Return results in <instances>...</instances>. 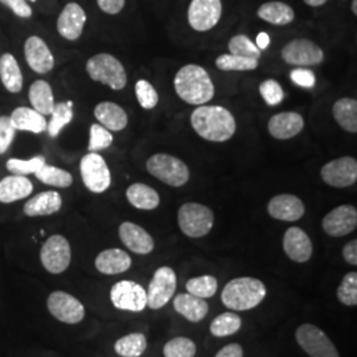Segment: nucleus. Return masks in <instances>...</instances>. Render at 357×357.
Instances as JSON below:
<instances>
[{
    "label": "nucleus",
    "mask_w": 357,
    "mask_h": 357,
    "mask_svg": "<svg viewBox=\"0 0 357 357\" xmlns=\"http://www.w3.org/2000/svg\"><path fill=\"white\" fill-rule=\"evenodd\" d=\"M193 130L205 141H229L234 135L237 123L236 118L228 109L222 106H199L191 114Z\"/></svg>",
    "instance_id": "f257e3e1"
},
{
    "label": "nucleus",
    "mask_w": 357,
    "mask_h": 357,
    "mask_svg": "<svg viewBox=\"0 0 357 357\" xmlns=\"http://www.w3.org/2000/svg\"><path fill=\"white\" fill-rule=\"evenodd\" d=\"M175 90L184 102L202 106L215 97V85L204 68L190 64L178 69L174 79Z\"/></svg>",
    "instance_id": "f03ea898"
},
{
    "label": "nucleus",
    "mask_w": 357,
    "mask_h": 357,
    "mask_svg": "<svg viewBox=\"0 0 357 357\" xmlns=\"http://www.w3.org/2000/svg\"><path fill=\"white\" fill-rule=\"evenodd\" d=\"M264 282L250 277L236 278L227 283L221 301L233 311H248L258 306L266 296Z\"/></svg>",
    "instance_id": "7ed1b4c3"
},
{
    "label": "nucleus",
    "mask_w": 357,
    "mask_h": 357,
    "mask_svg": "<svg viewBox=\"0 0 357 357\" xmlns=\"http://www.w3.org/2000/svg\"><path fill=\"white\" fill-rule=\"evenodd\" d=\"M86 72L93 81L102 82L113 90H122L128 84V75L123 65L109 53H100L89 59Z\"/></svg>",
    "instance_id": "20e7f679"
},
{
    "label": "nucleus",
    "mask_w": 357,
    "mask_h": 357,
    "mask_svg": "<svg viewBox=\"0 0 357 357\" xmlns=\"http://www.w3.org/2000/svg\"><path fill=\"white\" fill-rule=\"evenodd\" d=\"M146 166L153 178L171 187L185 185L191 176L188 166L178 158L168 153H155L147 160Z\"/></svg>",
    "instance_id": "39448f33"
},
{
    "label": "nucleus",
    "mask_w": 357,
    "mask_h": 357,
    "mask_svg": "<svg viewBox=\"0 0 357 357\" xmlns=\"http://www.w3.org/2000/svg\"><path fill=\"white\" fill-rule=\"evenodd\" d=\"M178 228L191 237L200 238L206 236L215 224V215L212 209L199 203L181 205L178 213Z\"/></svg>",
    "instance_id": "423d86ee"
},
{
    "label": "nucleus",
    "mask_w": 357,
    "mask_h": 357,
    "mask_svg": "<svg viewBox=\"0 0 357 357\" xmlns=\"http://www.w3.org/2000/svg\"><path fill=\"white\" fill-rule=\"evenodd\" d=\"M295 339L310 357H340L331 339L314 324L299 326Z\"/></svg>",
    "instance_id": "0eeeda50"
},
{
    "label": "nucleus",
    "mask_w": 357,
    "mask_h": 357,
    "mask_svg": "<svg viewBox=\"0 0 357 357\" xmlns=\"http://www.w3.org/2000/svg\"><path fill=\"white\" fill-rule=\"evenodd\" d=\"M81 178L85 187L94 193H102L112 184L110 169L100 153H86L79 165Z\"/></svg>",
    "instance_id": "6e6552de"
},
{
    "label": "nucleus",
    "mask_w": 357,
    "mask_h": 357,
    "mask_svg": "<svg viewBox=\"0 0 357 357\" xmlns=\"http://www.w3.org/2000/svg\"><path fill=\"white\" fill-rule=\"evenodd\" d=\"M40 259L43 266L51 274H61L70 265L72 250L64 236H51L41 248Z\"/></svg>",
    "instance_id": "1a4fd4ad"
},
{
    "label": "nucleus",
    "mask_w": 357,
    "mask_h": 357,
    "mask_svg": "<svg viewBox=\"0 0 357 357\" xmlns=\"http://www.w3.org/2000/svg\"><path fill=\"white\" fill-rule=\"evenodd\" d=\"M281 54L284 63L299 68L317 66L324 60L323 50L318 44L307 38H296L287 43L282 48Z\"/></svg>",
    "instance_id": "9d476101"
},
{
    "label": "nucleus",
    "mask_w": 357,
    "mask_h": 357,
    "mask_svg": "<svg viewBox=\"0 0 357 357\" xmlns=\"http://www.w3.org/2000/svg\"><path fill=\"white\" fill-rule=\"evenodd\" d=\"M110 299L115 308L141 312L147 307V291L134 281H119L110 290Z\"/></svg>",
    "instance_id": "9b49d317"
},
{
    "label": "nucleus",
    "mask_w": 357,
    "mask_h": 357,
    "mask_svg": "<svg viewBox=\"0 0 357 357\" xmlns=\"http://www.w3.org/2000/svg\"><path fill=\"white\" fill-rule=\"evenodd\" d=\"M176 274L172 268L168 266L158 268L149 284L147 306L153 310L166 306L176 291Z\"/></svg>",
    "instance_id": "f8f14e48"
},
{
    "label": "nucleus",
    "mask_w": 357,
    "mask_h": 357,
    "mask_svg": "<svg viewBox=\"0 0 357 357\" xmlns=\"http://www.w3.org/2000/svg\"><path fill=\"white\" fill-rule=\"evenodd\" d=\"M323 181L335 188H347L356 183L357 162L355 158L343 156L326 163L320 169Z\"/></svg>",
    "instance_id": "ddd939ff"
},
{
    "label": "nucleus",
    "mask_w": 357,
    "mask_h": 357,
    "mask_svg": "<svg viewBox=\"0 0 357 357\" xmlns=\"http://www.w3.org/2000/svg\"><path fill=\"white\" fill-rule=\"evenodd\" d=\"M47 306L56 318L66 324H77L85 318V307L70 294L65 291H53L48 296Z\"/></svg>",
    "instance_id": "4468645a"
},
{
    "label": "nucleus",
    "mask_w": 357,
    "mask_h": 357,
    "mask_svg": "<svg viewBox=\"0 0 357 357\" xmlns=\"http://www.w3.org/2000/svg\"><path fill=\"white\" fill-rule=\"evenodd\" d=\"M221 15V0H192L188 8V22L195 31L206 32L217 26Z\"/></svg>",
    "instance_id": "2eb2a0df"
},
{
    "label": "nucleus",
    "mask_w": 357,
    "mask_h": 357,
    "mask_svg": "<svg viewBox=\"0 0 357 357\" xmlns=\"http://www.w3.org/2000/svg\"><path fill=\"white\" fill-rule=\"evenodd\" d=\"M323 230L331 237H344L357 227V211L354 205H340L327 213L323 222Z\"/></svg>",
    "instance_id": "dca6fc26"
},
{
    "label": "nucleus",
    "mask_w": 357,
    "mask_h": 357,
    "mask_svg": "<svg viewBox=\"0 0 357 357\" xmlns=\"http://www.w3.org/2000/svg\"><path fill=\"white\" fill-rule=\"evenodd\" d=\"M268 215L275 220L294 222L303 217L306 208L298 196L284 193L274 196L268 202Z\"/></svg>",
    "instance_id": "f3484780"
},
{
    "label": "nucleus",
    "mask_w": 357,
    "mask_h": 357,
    "mask_svg": "<svg viewBox=\"0 0 357 357\" xmlns=\"http://www.w3.org/2000/svg\"><path fill=\"white\" fill-rule=\"evenodd\" d=\"M283 250L294 262L305 264L312 257V243L305 230L291 227L283 236Z\"/></svg>",
    "instance_id": "a211bd4d"
},
{
    "label": "nucleus",
    "mask_w": 357,
    "mask_h": 357,
    "mask_svg": "<svg viewBox=\"0 0 357 357\" xmlns=\"http://www.w3.org/2000/svg\"><path fill=\"white\" fill-rule=\"evenodd\" d=\"M86 23V13L77 3H68L57 20L59 33L70 41H75L82 35Z\"/></svg>",
    "instance_id": "6ab92c4d"
},
{
    "label": "nucleus",
    "mask_w": 357,
    "mask_h": 357,
    "mask_svg": "<svg viewBox=\"0 0 357 357\" xmlns=\"http://www.w3.org/2000/svg\"><path fill=\"white\" fill-rule=\"evenodd\" d=\"M24 53L29 68L38 75H45L53 69V54L43 38L38 36L28 38L24 45Z\"/></svg>",
    "instance_id": "aec40b11"
},
{
    "label": "nucleus",
    "mask_w": 357,
    "mask_h": 357,
    "mask_svg": "<svg viewBox=\"0 0 357 357\" xmlns=\"http://www.w3.org/2000/svg\"><path fill=\"white\" fill-rule=\"evenodd\" d=\"M305 128V121L302 115L295 112H283L273 115L268 123L270 135L275 139L286 141L296 137Z\"/></svg>",
    "instance_id": "412c9836"
},
{
    "label": "nucleus",
    "mask_w": 357,
    "mask_h": 357,
    "mask_svg": "<svg viewBox=\"0 0 357 357\" xmlns=\"http://www.w3.org/2000/svg\"><path fill=\"white\" fill-rule=\"evenodd\" d=\"M119 238L135 255H150L153 250V237L139 225L126 221L119 227Z\"/></svg>",
    "instance_id": "4be33fe9"
},
{
    "label": "nucleus",
    "mask_w": 357,
    "mask_h": 357,
    "mask_svg": "<svg viewBox=\"0 0 357 357\" xmlns=\"http://www.w3.org/2000/svg\"><path fill=\"white\" fill-rule=\"evenodd\" d=\"M63 206L61 195L56 191L41 192L24 205V213L28 217L51 216Z\"/></svg>",
    "instance_id": "5701e85b"
},
{
    "label": "nucleus",
    "mask_w": 357,
    "mask_h": 357,
    "mask_svg": "<svg viewBox=\"0 0 357 357\" xmlns=\"http://www.w3.org/2000/svg\"><path fill=\"white\" fill-rule=\"evenodd\" d=\"M130 255L121 249H106L97 255L96 268L106 275H116L131 268Z\"/></svg>",
    "instance_id": "b1692460"
},
{
    "label": "nucleus",
    "mask_w": 357,
    "mask_h": 357,
    "mask_svg": "<svg viewBox=\"0 0 357 357\" xmlns=\"http://www.w3.org/2000/svg\"><path fill=\"white\" fill-rule=\"evenodd\" d=\"M174 308L181 317L192 323H199L204 319L209 311V306L203 298L192 294H178L174 298Z\"/></svg>",
    "instance_id": "393cba45"
},
{
    "label": "nucleus",
    "mask_w": 357,
    "mask_h": 357,
    "mask_svg": "<svg viewBox=\"0 0 357 357\" xmlns=\"http://www.w3.org/2000/svg\"><path fill=\"white\" fill-rule=\"evenodd\" d=\"M33 191V185L26 176L13 175L0 180V203L10 204L26 199Z\"/></svg>",
    "instance_id": "a878e982"
},
{
    "label": "nucleus",
    "mask_w": 357,
    "mask_h": 357,
    "mask_svg": "<svg viewBox=\"0 0 357 357\" xmlns=\"http://www.w3.org/2000/svg\"><path fill=\"white\" fill-rule=\"evenodd\" d=\"M94 115L103 128H107L109 131H122L128 126V113L116 103H98L94 109Z\"/></svg>",
    "instance_id": "bb28decb"
},
{
    "label": "nucleus",
    "mask_w": 357,
    "mask_h": 357,
    "mask_svg": "<svg viewBox=\"0 0 357 357\" xmlns=\"http://www.w3.org/2000/svg\"><path fill=\"white\" fill-rule=\"evenodd\" d=\"M13 128L17 131H29L33 134H40L48 128L45 116L38 113L35 109L17 107L10 116Z\"/></svg>",
    "instance_id": "cd10ccee"
},
{
    "label": "nucleus",
    "mask_w": 357,
    "mask_h": 357,
    "mask_svg": "<svg viewBox=\"0 0 357 357\" xmlns=\"http://www.w3.org/2000/svg\"><path fill=\"white\" fill-rule=\"evenodd\" d=\"M258 17L268 22L273 26H287L293 23L295 19L294 10L286 3L282 1H268L264 3L258 11Z\"/></svg>",
    "instance_id": "c85d7f7f"
},
{
    "label": "nucleus",
    "mask_w": 357,
    "mask_h": 357,
    "mask_svg": "<svg viewBox=\"0 0 357 357\" xmlns=\"http://www.w3.org/2000/svg\"><path fill=\"white\" fill-rule=\"evenodd\" d=\"M128 203L142 211H153L160 204L159 193L150 185L135 183L130 185L126 191Z\"/></svg>",
    "instance_id": "c756f323"
},
{
    "label": "nucleus",
    "mask_w": 357,
    "mask_h": 357,
    "mask_svg": "<svg viewBox=\"0 0 357 357\" xmlns=\"http://www.w3.org/2000/svg\"><path fill=\"white\" fill-rule=\"evenodd\" d=\"M0 78L10 93H19L23 88L22 70L11 53H4L0 57Z\"/></svg>",
    "instance_id": "7c9ffc66"
},
{
    "label": "nucleus",
    "mask_w": 357,
    "mask_h": 357,
    "mask_svg": "<svg viewBox=\"0 0 357 357\" xmlns=\"http://www.w3.org/2000/svg\"><path fill=\"white\" fill-rule=\"evenodd\" d=\"M29 102L40 114L44 116L52 114L56 103L51 85L43 79L35 81L29 88Z\"/></svg>",
    "instance_id": "2f4dec72"
},
{
    "label": "nucleus",
    "mask_w": 357,
    "mask_h": 357,
    "mask_svg": "<svg viewBox=\"0 0 357 357\" xmlns=\"http://www.w3.org/2000/svg\"><path fill=\"white\" fill-rule=\"evenodd\" d=\"M332 114L340 128L355 134L357 132V101L354 98H340L333 107Z\"/></svg>",
    "instance_id": "473e14b6"
},
{
    "label": "nucleus",
    "mask_w": 357,
    "mask_h": 357,
    "mask_svg": "<svg viewBox=\"0 0 357 357\" xmlns=\"http://www.w3.org/2000/svg\"><path fill=\"white\" fill-rule=\"evenodd\" d=\"M147 348V339L143 333H130L119 340L114 345L116 355L121 357H139L144 354Z\"/></svg>",
    "instance_id": "72a5a7b5"
},
{
    "label": "nucleus",
    "mask_w": 357,
    "mask_h": 357,
    "mask_svg": "<svg viewBox=\"0 0 357 357\" xmlns=\"http://www.w3.org/2000/svg\"><path fill=\"white\" fill-rule=\"evenodd\" d=\"M73 119V102L68 101V102H60L54 105V109L52 112V119L48 122V132L50 137L56 138L60 131L70 123V121Z\"/></svg>",
    "instance_id": "f704fd0d"
},
{
    "label": "nucleus",
    "mask_w": 357,
    "mask_h": 357,
    "mask_svg": "<svg viewBox=\"0 0 357 357\" xmlns=\"http://www.w3.org/2000/svg\"><path fill=\"white\" fill-rule=\"evenodd\" d=\"M35 175L41 183L59 188H68L73 183V178L68 171L57 167L48 166L47 163L41 167Z\"/></svg>",
    "instance_id": "c9c22d12"
},
{
    "label": "nucleus",
    "mask_w": 357,
    "mask_h": 357,
    "mask_svg": "<svg viewBox=\"0 0 357 357\" xmlns=\"http://www.w3.org/2000/svg\"><path fill=\"white\" fill-rule=\"evenodd\" d=\"M243 326L241 318L234 312H224L213 319L211 333L217 337H227L240 331Z\"/></svg>",
    "instance_id": "e433bc0d"
},
{
    "label": "nucleus",
    "mask_w": 357,
    "mask_h": 357,
    "mask_svg": "<svg viewBox=\"0 0 357 357\" xmlns=\"http://www.w3.org/2000/svg\"><path fill=\"white\" fill-rule=\"evenodd\" d=\"M258 60L241 57L234 54H221L216 60L217 68L224 72L237 70V72H246V70H255L258 68Z\"/></svg>",
    "instance_id": "4c0bfd02"
},
{
    "label": "nucleus",
    "mask_w": 357,
    "mask_h": 357,
    "mask_svg": "<svg viewBox=\"0 0 357 357\" xmlns=\"http://www.w3.org/2000/svg\"><path fill=\"white\" fill-rule=\"evenodd\" d=\"M185 287H187V291L192 295L206 299V298H212L217 293L218 283L216 278L212 275H202V277L190 280L187 282Z\"/></svg>",
    "instance_id": "58836bf2"
},
{
    "label": "nucleus",
    "mask_w": 357,
    "mask_h": 357,
    "mask_svg": "<svg viewBox=\"0 0 357 357\" xmlns=\"http://www.w3.org/2000/svg\"><path fill=\"white\" fill-rule=\"evenodd\" d=\"M230 54L241 56V57H249L258 60L261 57V50L257 47L250 38L245 35H237L230 38L229 41Z\"/></svg>",
    "instance_id": "ea45409f"
},
{
    "label": "nucleus",
    "mask_w": 357,
    "mask_h": 357,
    "mask_svg": "<svg viewBox=\"0 0 357 357\" xmlns=\"http://www.w3.org/2000/svg\"><path fill=\"white\" fill-rule=\"evenodd\" d=\"M47 163L45 158L38 155L32 159L23 160V159H10L7 162V169L13 174V175H19V176H26V175H32L36 174L41 167Z\"/></svg>",
    "instance_id": "a19ab883"
},
{
    "label": "nucleus",
    "mask_w": 357,
    "mask_h": 357,
    "mask_svg": "<svg viewBox=\"0 0 357 357\" xmlns=\"http://www.w3.org/2000/svg\"><path fill=\"white\" fill-rule=\"evenodd\" d=\"M337 299L345 306L357 305V273H348L337 287Z\"/></svg>",
    "instance_id": "79ce46f5"
},
{
    "label": "nucleus",
    "mask_w": 357,
    "mask_h": 357,
    "mask_svg": "<svg viewBox=\"0 0 357 357\" xmlns=\"http://www.w3.org/2000/svg\"><path fill=\"white\" fill-rule=\"evenodd\" d=\"M163 354L165 357H195L196 344L188 337L178 336L165 345Z\"/></svg>",
    "instance_id": "37998d69"
},
{
    "label": "nucleus",
    "mask_w": 357,
    "mask_h": 357,
    "mask_svg": "<svg viewBox=\"0 0 357 357\" xmlns=\"http://www.w3.org/2000/svg\"><path fill=\"white\" fill-rule=\"evenodd\" d=\"M113 143V135L112 132L106 128H103L102 125L94 123L90 128V139H89V153H98L106 150L112 146Z\"/></svg>",
    "instance_id": "c03bdc74"
},
{
    "label": "nucleus",
    "mask_w": 357,
    "mask_h": 357,
    "mask_svg": "<svg viewBox=\"0 0 357 357\" xmlns=\"http://www.w3.org/2000/svg\"><path fill=\"white\" fill-rule=\"evenodd\" d=\"M135 94H137L138 102L146 110H151L159 103V94H158V91L146 79H139L135 84Z\"/></svg>",
    "instance_id": "a18cd8bd"
},
{
    "label": "nucleus",
    "mask_w": 357,
    "mask_h": 357,
    "mask_svg": "<svg viewBox=\"0 0 357 357\" xmlns=\"http://www.w3.org/2000/svg\"><path fill=\"white\" fill-rule=\"evenodd\" d=\"M259 93L268 106H277L283 101L284 91L275 79H266L259 85Z\"/></svg>",
    "instance_id": "49530a36"
},
{
    "label": "nucleus",
    "mask_w": 357,
    "mask_h": 357,
    "mask_svg": "<svg viewBox=\"0 0 357 357\" xmlns=\"http://www.w3.org/2000/svg\"><path fill=\"white\" fill-rule=\"evenodd\" d=\"M16 130L13 128L10 116H0V155L6 153L13 144Z\"/></svg>",
    "instance_id": "de8ad7c7"
},
{
    "label": "nucleus",
    "mask_w": 357,
    "mask_h": 357,
    "mask_svg": "<svg viewBox=\"0 0 357 357\" xmlns=\"http://www.w3.org/2000/svg\"><path fill=\"white\" fill-rule=\"evenodd\" d=\"M290 77H291V81L295 85L306 88V89L312 88L317 82L315 75L308 69H294Z\"/></svg>",
    "instance_id": "09e8293b"
},
{
    "label": "nucleus",
    "mask_w": 357,
    "mask_h": 357,
    "mask_svg": "<svg viewBox=\"0 0 357 357\" xmlns=\"http://www.w3.org/2000/svg\"><path fill=\"white\" fill-rule=\"evenodd\" d=\"M0 3L7 6L19 17L26 19L32 16V8L26 3V0H0Z\"/></svg>",
    "instance_id": "8fccbe9b"
},
{
    "label": "nucleus",
    "mask_w": 357,
    "mask_h": 357,
    "mask_svg": "<svg viewBox=\"0 0 357 357\" xmlns=\"http://www.w3.org/2000/svg\"><path fill=\"white\" fill-rule=\"evenodd\" d=\"M100 8L109 15H116L125 7L126 0H97Z\"/></svg>",
    "instance_id": "3c124183"
},
{
    "label": "nucleus",
    "mask_w": 357,
    "mask_h": 357,
    "mask_svg": "<svg viewBox=\"0 0 357 357\" xmlns=\"http://www.w3.org/2000/svg\"><path fill=\"white\" fill-rule=\"evenodd\" d=\"M343 257L345 261L352 265L356 266L357 265V240H352L349 243H347L343 248Z\"/></svg>",
    "instance_id": "603ef678"
},
{
    "label": "nucleus",
    "mask_w": 357,
    "mask_h": 357,
    "mask_svg": "<svg viewBox=\"0 0 357 357\" xmlns=\"http://www.w3.org/2000/svg\"><path fill=\"white\" fill-rule=\"evenodd\" d=\"M215 357H243V347L237 343L225 345L217 352Z\"/></svg>",
    "instance_id": "864d4df0"
},
{
    "label": "nucleus",
    "mask_w": 357,
    "mask_h": 357,
    "mask_svg": "<svg viewBox=\"0 0 357 357\" xmlns=\"http://www.w3.org/2000/svg\"><path fill=\"white\" fill-rule=\"evenodd\" d=\"M268 44H270V38H268V33L261 32V33L257 36V47H258L259 50H265V48H268Z\"/></svg>",
    "instance_id": "5fc2aeb1"
},
{
    "label": "nucleus",
    "mask_w": 357,
    "mask_h": 357,
    "mask_svg": "<svg viewBox=\"0 0 357 357\" xmlns=\"http://www.w3.org/2000/svg\"><path fill=\"white\" fill-rule=\"evenodd\" d=\"M328 0H305L307 6H311V7H320L323 4H326Z\"/></svg>",
    "instance_id": "6e6d98bb"
},
{
    "label": "nucleus",
    "mask_w": 357,
    "mask_h": 357,
    "mask_svg": "<svg viewBox=\"0 0 357 357\" xmlns=\"http://www.w3.org/2000/svg\"><path fill=\"white\" fill-rule=\"evenodd\" d=\"M351 10H352V13H354V15H357V0H354V1H352Z\"/></svg>",
    "instance_id": "4d7b16f0"
},
{
    "label": "nucleus",
    "mask_w": 357,
    "mask_h": 357,
    "mask_svg": "<svg viewBox=\"0 0 357 357\" xmlns=\"http://www.w3.org/2000/svg\"><path fill=\"white\" fill-rule=\"evenodd\" d=\"M29 1H36V0H29Z\"/></svg>",
    "instance_id": "13d9d810"
}]
</instances>
